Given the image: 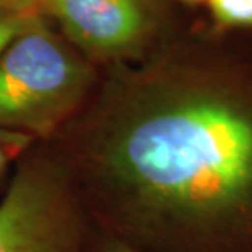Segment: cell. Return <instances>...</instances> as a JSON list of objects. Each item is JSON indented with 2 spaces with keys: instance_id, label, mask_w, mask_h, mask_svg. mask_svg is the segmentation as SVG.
I'll return each mask as SVG.
<instances>
[{
  "instance_id": "obj_1",
  "label": "cell",
  "mask_w": 252,
  "mask_h": 252,
  "mask_svg": "<svg viewBox=\"0 0 252 252\" xmlns=\"http://www.w3.org/2000/svg\"><path fill=\"white\" fill-rule=\"evenodd\" d=\"M51 144L95 228L141 252H252V30L184 25L103 69Z\"/></svg>"
},
{
  "instance_id": "obj_6",
  "label": "cell",
  "mask_w": 252,
  "mask_h": 252,
  "mask_svg": "<svg viewBox=\"0 0 252 252\" xmlns=\"http://www.w3.org/2000/svg\"><path fill=\"white\" fill-rule=\"evenodd\" d=\"M36 144L30 136L0 129V184H5L22 156Z\"/></svg>"
},
{
  "instance_id": "obj_3",
  "label": "cell",
  "mask_w": 252,
  "mask_h": 252,
  "mask_svg": "<svg viewBox=\"0 0 252 252\" xmlns=\"http://www.w3.org/2000/svg\"><path fill=\"white\" fill-rule=\"evenodd\" d=\"M0 193V252H85L94 224L51 143L22 156Z\"/></svg>"
},
{
  "instance_id": "obj_7",
  "label": "cell",
  "mask_w": 252,
  "mask_h": 252,
  "mask_svg": "<svg viewBox=\"0 0 252 252\" xmlns=\"http://www.w3.org/2000/svg\"><path fill=\"white\" fill-rule=\"evenodd\" d=\"M34 10H0V51L32 23Z\"/></svg>"
},
{
  "instance_id": "obj_8",
  "label": "cell",
  "mask_w": 252,
  "mask_h": 252,
  "mask_svg": "<svg viewBox=\"0 0 252 252\" xmlns=\"http://www.w3.org/2000/svg\"><path fill=\"white\" fill-rule=\"evenodd\" d=\"M85 252H141L126 241L120 239L118 236L110 234L107 231L98 229L94 226L90 234L89 244Z\"/></svg>"
},
{
  "instance_id": "obj_10",
  "label": "cell",
  "mask_w": 252,
  "mask_h": 252,
  "mask_svg": "<svg viewBox=\"0 0 252 252\" xmlns=\"http://www.w3.org/2000/svg\"><path fill=\"white\" fill-rule=\"evenodd\" d=\"M177 2H182L185 5H198V3H206L208 0H177Z\"/></svg>"
},
{
  "instance_id": "obj_2",
  "label": "cell",
  "mask_w": 252,
  "mask_h": 252,
  "mask_svg": "<svg viewBox=\"0 0 252 252\" xmlns=\"http://www.w3.org/2000/svg\"><path fill=\"white\" fill-rule=\"evenodd\" d=\"M100 74L36 13L0 51V129L51 143L89 102Z\"/></svg>"
},
{
  "instance_id": "obj_4",
  "label": "cell",
  "mask_w": 252,
  "mask_h": 252,
  "mask_svg": "<svg viewBox=\"0 0 252 252\" xmlns=\"http://www.w3.org/2000/svg\"><path fill=\"white\" fill-rule=\"evenodd\" d=\"M177 0H38L36 13L100 70L134 64L184 23Z\"/></svg>"
},
{
  "instance_id": "obj_5",
  "label": "cell",
  "mask_w": 252,
  "mask_h": 252,
  "mask_svg": "<svg viewBox=\"0 0 252 252\" xmlns=\"http://www.w3.org/2000/svg\"><path fill=\"white\" fill-rule=\"evenodd\" d=\"M211 25L220 30H252V0H208Z\"/></svg>"
},
{
  "instance_id": "obj_9",
  "label": "cell",
  "mask_w": 252,
  "mask_h": 252,
  "mask_svg": "<svg viewBox=\"0 0 252 252\" xmlns=\"http://www.w3.org/2000/svg\"><path fill=\"white\" fill-rule=\"evenodd\" d=\"M38 0H0V10H34Z\"/></svg>"
}]
</instances>
